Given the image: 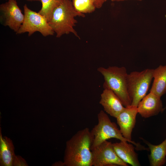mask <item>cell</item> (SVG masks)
Returning a JSON list of instances; mask_svg holds the SVG:
<instances>
[{
	"label": "cell",
	"mask_w": 166,
	"mask_h": 166,
	"mask_svg": "<svg viewBox=\"0 0 166 166\" xmlns=\"http://www.w3.org/2000/svg\"><path fill=\"white\" fill-rule=\"evenodd\" d=\"M23 9L24 20L16 34L27 32L28 36H30L35 32H38L44 37L53 35L54 32L44 16L30 9L26 4L23 6Z\"/></svg>",
	"instance_id": "obj_6"
},
{
	"label": "cell",
	"mask_w": 166,
	"mask_h": 166,
	"mask_svg": "<svg viewBox=\"0 0 166 166\" xmlns=\"http://www.w3.org/2000/svg\"><path fill=\"white\" fill-rule=\"evenodd\" d=\"M72 2L75 10L82 14L92 13L96 8L93 0H72Z\"/></svg>",
	"instance_id": "obj_17"
},
{
	"label": "cell",
	"mask_w": 166,
	"mask_h": 166,
	"mask_svg": "<svg viewBox=\"0 0 166 166\" xmlns=\"http://www.w3.org/2000/svg\"><path fill=\"white\" fill-rule=\"evenodd\" d=\"M15 155L12 141L6 136L3 137L0 131V165L12 166Z\"/></svg>",
	"instance_id": "obj_15"
},
{
	"label": "cell",
	"mask_w": 166,
	"mask_h": 166,
	"mask_svg": "<svg viewBox=\"0 0 166 166\" xmlns=\"http://www.w3.org/2000/svg\"><path fill=\"white\" fill-rule=\"evenodd\" d=\"M127 141H120L113 143L115 151L118 156L127 164L132 166H140V164L135 147Z\"/></svg>",
	"instance_id": "obj_12"
},
{
	"label": "cell",
	"mask_w": 166,
	"mask_h": 166,
	"mask_svg": "<svg viewBox=\"0 0 166 166\" xmlns=\"http://www.w3.org/2000/svg\"><path fill=\"white\" fill-rule=\"evenodd\" d=\"M28 1H30V2H32V1H40V0H26Z\"/></svg>",
	"instance_id": "obj_21"
},
{
	"label": "cell",
	"mask_w": 166,
	"mask_h": 166,
	"mask_svg": "<svg viewBox=\"0 0 166 166\" xmlns=\"http://www.w3.org/2000/svg\"><path fill=\"white\" fill-rule=\"evenodd\" d=\"M1 19L5 26L16 32L22 24L24 18L16 0H8L0 5Z\"/></svg>",
	"instance_id": "obj_9"
},
{
	"label": "cell",
	"mask_w": 166,
	"mask_h": 166,
	"mask_svg": "<svg viewBox=\"0 0 166 166\" xmlns=\"http://www.w3.org/2000/svg\"><path fill=\"white\" fill-rule=\"evenodd\" d=\"M166 109V106L164 108V110Z\"/></svg>",
	"instance_id": "obj_22"
},
{
	"label": "cell",
	"mask_w": 166,
	"mask_h": 166,
	"mask_svg": "<svg viewBox=\"0 0 166 166\" xmlns=\"http://www.w3.org/2000/svg\"><path fill=\"white\" fill-rule=\"evenodd\" d=\"M93 166H128L116 153L113 143L105 140L91 149Z\"/></svg>",
	"instance_id": "obj_7"
},
{
	"label": "cell",
	"mask_w": 166,
	"mask_h": 166,
	"mask_svg": "<svg viewBox=\"0 0 166 166\" xmlns=\"http://www.w3.org/2000/svg\"><path fill=\"white\" fill-rule=\"evenodd\" d=\"M112 2H119V1H126V0H111ZM137 0V1H141L142 0Z\"/></svg>",
	"instance_id": "obj_20"
},
{
	"label": "cell",
	"mask_w": 166,
	"mask_h": 166,
	"mask_svg": "<svg viewBox=\"0 0 166 166\" xmlns=\"http://www.w3.org/2000/svg\"><path fill=\"white\" fill-rule=\"evenodd\" d=\"M96 8L100 9L101 8L104 3L107 0H93Z\"/></svg>",
	"instance_id": "obj_19"
},
{
	"label": "cell",
	"mask_w": 166,
	"mask_h": 166,
	"mask_svg": "<svg viewBox=\"0 0 166 166\" xmlns=\"http://www.w3.org/2000/svg\"><path fill=\"white\" fill-rule=\"evenodd\" d=\"M93 137L85 128L77 132L66 143L64 163L66 166H92Z\"/></svg>",
	"instance_id": "obj_1"
},
{
	"label": "cell",
	"mask_w": 166,
	"mask_h": 166,
	"mask_svg": "<svg viewBox=\"0 0 166 166\" xmlns=\"http://www.w3.org/2000/svg\"><path fill=\"white\" fill-rule=\"evenodd\" d=\"M137 108L138 113L145 118L157 115L164 111L160 97L150 92L140 102Z\"/></svg>",
	"instance_id": "obj_10"
},
{
	"label": "cell",
	"mask_w": 166,
	"mask_h": 166,
	"mask_svg": "<svg viewBox=\"0 0 166 166\" xmlns=\"http://www.w3.org/2000/svg\"><path fill=\"white\" fill-rule=\"evenodd\" d=\"M141 139L148 146L150 151L148 156L150 165L161 166L164 165L166 161V137L158 145L153 144L143 138Z\"/></svg>",
	"instance_id": "obj_13"
},
{
	"label": "cell",
	"mask_w": 166,
	"mask_h": 166,
	"mask_svg": "<svg viewBox=\"0 0 166 166\" xmlns=\"http://www.w3.org/2000/svg\"><path fill=\"white\" fill-rule=\"evenodd\" d=\"M13 165L15 166H28L25 160L19 156H15L13 162Z\"/></svg>",
	"instance_id": "obj_18"
},
{
	"label": "cell",
	"mask_w": 166,
	"mask_h": 166,
	"mask_svg": "<svg viewBox=\"0 0 166 166\" xmlns=\"http://www.w3.org/2000/svg\"><path fill=\"white\" fill-rule=\"evenodd\" d=\"M137 113V107L131 105L125 107L116 118L117 122L123 136L129 143L135 145L137 150H148V148L132 140V133L135 125Z\"/></svg>",
	"instance_id": "obj_8"
},
{
	"label": "cell",
	"mask_w": 166,
	"mask_h": 166,
	"mask_svg": "<svg viewBox=\"0 0 166 166\" xmlns=\"http://www.w3.org/2000/svg\"><path fill=\"white\" fill-rule=\"evenodd\" d=\"M62 0H40L42 4L38 12L49 22L51 19L54 9L60 4Z\"/></svg>",
	"instance_id": "obj_16"
},
{
	"label": "cell",
	"mask_w": 166,
	"mask_h": 166,
	"mask_svg": "<svg viewBox=\"0 0 166 166\" xmlns=\"http://www.w3.org/2000/svg\"><path fill=\"white\" fill-rule=\"evenodd\" d=\"M153 69L147 68L141 71L128 73L127 89L131 101V105L137 107L146 95L153 78Z\"/></svg>",
	"instance_id": "obj_4"
},
{
	"label": "cell",
	"mask_w": 166,
	"mask_h": 166,
	"mask_svg": "<svg viewBox=\"0 0 166 166\" xmlns=\"http://www.w3.org/2000/svg\"><path fill=\"white\" fill-rule=\"evenodd\" d=\"M77 16L84 17L85 15L75 10L71 0H62L53 11L48 23L57 38L70 33L79 38L74 28L77 22L75 19Z\"/></svg>",
	"instance_id": "obj_2"
},
{
	"label": "cell",
	"mask_w": 166,
	"mask_h": 166,
	"mask_svg": "<svg viewBox=\"0 0 166 166\" xmlns=\"http://www.w3.org/2000/svg\"><path fill=\"white\" fill-rule=\"evenodd\" d=\"M98 123L91 131L93 137L91 149L104 141L114 138L120 141H127L116 124L112 122L107 114L101 110L97 114Z\"/></svg>",
	"instance_id": "obj_5"
},
{
	"label": "cell",
	"mask_w": 166,
	"mask_h": 166,
	"mask_svg": "<svg viewBox=\"0 0 166 166\" xmlns=\"http://www.w3.org/2000/svg\"><path fill=\"white\" fill-rule=\"evenodd\" d=\"M97 70L103 76L104 89H110L118 96L125 107L131 105L127 86L128 73L125 67L116 66L100 67Z\"/></svg>",
	"instance_id": "obj_3"
},
{
	"label": "cell",
	"mask_w": 166,
	"mask_h": 166,
	"mask_svg": "<svg viewBox=\"0 0 166 166\" xmlns=\"http://www.w3.org/2000/svg\"><path fill=\"white\" fill-rule=\"evenodd\" d=\"M99 103L107 113L116 118L125 107L113 92L107 88L101 94Z\"/></svg>",
	"instance_id": "obj_11"
},
{
	"label": "cell",
	"mask_w": 166,
	"mask_h": 166,
	"mask_svg": "<svg viewBox=\"0 0 166 166\" xmlns=\"http://www.w3.org/2000/svg\"><path fill=\"white\" fill-rule=\"evenodd\" d=\"M153 78L150 92L161 98L166 93V65H159L153 69Z\"/></svg>",
	"instance_id": "obj_14"
}]
</instances>
